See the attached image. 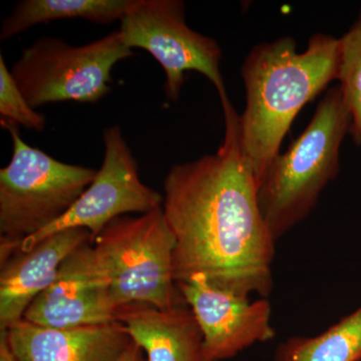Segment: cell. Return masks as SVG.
Segmentation results:
<instances>
[{"mask_svg": "<svg viewBox=\"0 0 361 361\" xmlns=\"http://www.w3.org/2000/svg\"><path fill=\"white\" fill-rule=\"evenodd\" d=\"M225 135L217 152L171 167L163 212L176 239V283L201 273L221 288L267 298L275 240L258 201V185L241 147L240 120L221 101Z\"/></svg>", "mask_w": 361, "mask_h": 361, "instance_id": "1", "label": "cell"}, {"mask_svg": "<svg viewBox=\"0 0 361 361\" xmlns=\"http://www.w3.org/2000/svg\"><path fill=\"white\" fill-rule=\"evenodd\" d=\"M339 37L317 32L305 51L292 37L254 45L241 75L246 104L239 116L241 147L257 185L280 153L297 115L338 77Z\"/></svg>", "mask_w": 361, "mask_h": 361, "instance_id": "2", "label": "cell"}, {"mask_svg": "<svg viewBox=\"0 0 361 361\" xmlns=\"http://www.w3.org/2000/svg\"><path fill=\"white\" fill-rule=\"evenodd\" d=\"M350 116L338 85L330 87L307 127L279 153L258 184V201L275 241L305 219L341 171Z\"/></svg>", "mask_w": 361, "mask_h": 361, "instance_id": "3", "label": "cell"}, {"mask_svg": "<svg viewBox=\"0 0 361 361\" xmlns=\"http://www.w3.org/2000/svg\"><path fill=\"white\" fill-rule=\"evenodd\" d=\"M11 134L13 155L0 170V263L21 243L75 205L97 171L63 163L23 141L18 126L4 122Z\"/></svg>", "mask_w": 361, "mask_h": 361, "instance_id": "4", "label": "cell"}, {"mask_svg": "<svg viewBox=\"0 0 361 361\" xmlns=\"http://www.w3.org/2000/svg\"><path fill=\"white\" fill-rule=\"evenodd\" d=\"M92 245L110 278L116 310L132 303L161 310L188 306L175 281L176 239L161 207L116 218Z\"/></svg>", "mask_w": 361, "mask_h": 361, "instance_id": "5", "label": "cell"}, {"mask_svg": "<svg viewBox=\"0 0 361 361\" xmlns=\"http://www.w3.org/2000/svg\"><path fill=\"white\" fill-rule=\"evenodd\" d=\"M134 52L118 30L90 44L42 37L21 52L11 75L33 109L47 104H94L111 90V71Z\"/></svg>", "mask_w": 361, "mask_h": 361, "instance_id": "6", "label": "cell"}, {"mask_svg": "<svg viewBox=\"0 0 361 361\" xmlns=\"http://www.w3.org/2000/svg\"><path fill=\"white\" fill-rule=\"evenodd\" d=\"M123 44L149 52L165 73L166 97L180 99L187 71L208 78L219 94L228 99L221 73L223 52L217 40L192 30L186 23L182 0H137L120 21Z\"/></svg>", "mask_w": 361, "mask_h": 361, "instance_id": "7", "label": "cell"}, {"mask_svg": "<svg viewBox=\"0 0 361 361\" xmlns=\"http://www.w3.org/2000/svg\"><path fill=\"white\" fill-rule=\"evenodd\" d=\"M104 155L92 184L58 221L21 243L27 251L54 233L87 229L92 243L111 221L130 214H146L163 206V195L142 182L129 145L118 125L104 130Z\"/></svg>", "mask_w": 361, "mask_h": 361, "instance_id": "8", "label": "cell"}, {"mask_svg": "<svg viewBox=\"0 0 361 361\" xmlns=\"http://www.w3.org/2000/svg\"><path fill=\"white\" fill-rule=\"evenodd\" d=\"M177 287L200 327L207 361L230 360L276 336L267 298L252 301L218 287L201 273L178 282Z\"/></svg>", "mask_w": 361, "mask_h": 361, "instance_id": "9", "label": "cell"}, {"mask_svg": "<svg viewBox=\"0 0 361 361\" xmlns=\"http://www.w3.org/2000/svg\"><path fill=\"white\" fill-rule=\"evenodd\" d=\"M106 268L92 242L66 257L58 275L28 306L23 320L49 329H73L116 322Z\"/></svg>", "mask_w": 361, "mask_h": 361, "instance_id": "10", "label": "cell"}, {"mask_svg": "<svg viewBox=\"0 0 361 361\" xmlns=\"http://www.w3.org/2000/svg\"><path fill=\"white\" fill-rule=\"evenodd\" d=\"M92 242L87 229L54 233L27 251H16L0 263V332L23 319L26 310L56 279L70 254Z\"/></svg>", "mask_w": 361, "mask_h": 361, "instance_id": "11", "label": "cell"}, {"mask_svg": "<svg viewBox=\"0 0 361 361\" xmlns=\"http://www.w3.org/2000/svg\"><path fill=\"white\" fill-rule=\"evenodd\" d=\"M4 332L20 361H118L132 342L118 322L49 329L23 319Z\"/></svg>", "mask_w": 361, "mask_h": 361, "instance_id": "12", "label": "cell"}, {"mask_svg": "<svg viewBox=\"0 0 361 361\" xmlns=\"http://www.w3.org/2000/svg\"><path fill=\"white\" fill-rule=\"evenodd\" d=\"M148 361H207L203 334L188 306L161 310L149 304L123 305L116 312Z\"/></svg>", "mask_w": 361, "mask_h": 361, "instance_id": "13", "label": "cell"}, {"mask_svg": "<svg viewBox=\"0 0 361 361\" xmlns=\"http://www.w3.org/2000/svg\"><path fill=\"white\" fill-rule=\"evenodd\" d=\"M137 0H23L2 21L0 39L7 40L32 26L61 20L99 25L121 21Z\"/></svg>", "mask_w": 361, "mask_h": 361, "instance_id": "14", "label": "cell"}, {"mask_svg": "<svg viewBox=\"0 0 361 361\" xmlns=\"http://www.w3.org/2000/svg\"><path fill=\"white\" fill-rule=\"evenodd\" d=\"M274 361H361V305L318 336L282 341Z\"/></svg>", "mask_w": 361, "mask_h": 361, "instance_id": "15", "label": "cell"}, {"mask_svg": "<svg viewBox=\"0 0 361 361\" xmlns=\"http://www.w3.org/2000/svg\"><path fill=\"white\" fill-rule=\"evenodd\" d=\"M341 63L338 82L350 116L349 135L361 146V9L348 32L339 37Z\"/></svg>", "mask_w": 361, "mask_h": 361, "instance_id": "16", "label": "cell"}, {"mask_svg": "<svg viewBox=\"0 0 361 361\" xmlns=\"http://www.w3.org/2000/svg\"><path fill=\"white\" fill-rule=\"evenodd\" d=\"M0 120L13 123L25 129L42 132L47 127L44 114L33 109L7 68L0 54Z\"/></svg>", "mask_w": 361, "mask_h": 361, "instance_id": "17", "label": "cell"}, {"mask_svg": "<svg viewBox=\"0 0 361 361\" xmlns=\"http://www.w3.org/2000/svg\"><path fill=\"white\" fill-rule=\"evenodd\" d=\"M118 361H148L144 350L135 342H130V345L123 351Z\"/></svg>", "mask_w": 361, "mask_h": 361, "instance_id": "18", "label": "cell"}, {"mask_svg": "<svg viewBox=\"0 0 361 361\" xmlns=\"http://www.w3.org/2000/svg\"><path fill=\"white\" fill-rule=\"evenodd\" d=\"M0 361H20L11 350L6 332H0Z\"/></svg>", "mask_w": 361, "mask_h": 361, "instance_id": "19", "label": "cell"}]
</instances>
